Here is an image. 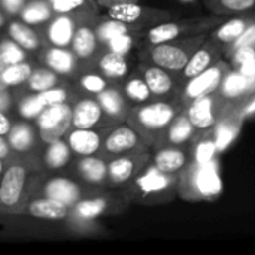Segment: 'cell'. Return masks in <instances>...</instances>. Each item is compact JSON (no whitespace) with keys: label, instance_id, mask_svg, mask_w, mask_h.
<instances>
[{"label":"cell","instance_id":"1","mask_svg":"<svg viewBox=\"0 0 255 255\" xmlns=\"http://www.w3.org/2000/svg\"><path fill=\"white\" fill-rule=\"evenodd\" d=\"M185 111L178 97L154 99L137 105L130 114V124L145 137L149 146L161 137L175 117Z\"/></svg>","mask_w":255,"mask_h":255},{"label":"cell","instance_id":"2","mask_svg":"<svg viewBox=\"0 0 255 255\" xmlns=\"http://www.w3.org/2000/svg\"><path fill=\"white\" fill-rule=\"evenodd\" d=\"M223 193L217 160L199 164L191 161L181 173L178 196L188 202H212Z\"/></svg>","mask_w":255,"mask_h":255},{"label":"cell","instance_id":"3","mask_svg":"<svg viewBox=\"0 0 255 255\" xmlns=\"http://www.w3.org/2000/svg\"><path fill=\"white\" fill-rule=\"evenodd\" d=\"M209 33H200L164 43L157 45H148V48L143 51L142 57L145 63L160 66L170 73L175 75V78L181 73V70L185 67L191 55L197 51V48L208 39Z\"/></svg>","mask_w":255,"mask_h":255},{"label":"cell","instance_id":"4","mask_svg":"<svg viewBox=\"0 0 255 255\" xmlns=\"http://www.w3.org/2000/svg\"><path fill=\"white\" fill-rule=\"evenodd\" d=\"M226 16L214 15V13L212 16H205V18H191V19H179V21L169 19L149 27L145 33H142V37L146 42V45L164 43V42L200 34V33H209L217 25H220Z\"/></svg>","mask_w":255,"mask_h":255},{"label":"cell","instance_id":"5","mask_svg":"<svg viewBox=\"0 0 255 255\" xmlns=\"http://www.w3.org/2000/svg\"><path fill=\"white\" fill-rule=\"evenodd\" d=\"M179 175H170L158 170L152 161L133 181L136 194L145 203H166L178 196Z\"/></svg>","mask_w":255,"mask_h":255},{"label":"cell","instance_id":"6","mask_svg":"<svg viewBox=\"0 0 255 255\" xmlns=\"http://www.w3.org/2000/svg\"><path fill=\"white\" fill-rule=\"evenodd\" d=\"M229 70H230L229 61L226 58H221L215 64H212L209 69H206L205 72H202L197 76L181 84L178 88L176 97L181 102V105L184 106V109L196 99L217 91Z\"/></svg>","mask_w":255,"mask_h":255},{"label":"cell","instance_id":"7","mask_svg":"<svg viewBox=\"0 0 255 255\" xmlns=\"http://www.w3.org/2000/svg\"><path fill=\"white\" fill-rule=\"evenodd\" d=\"M233 108L218 94V91H214L191 102L185 108V114L197 130H206L214 127Z\"/></svg>","mask_w":255,"mask_h":255},{"label":"cell","instance_id":"8","mask_svg":"<svg viewBox=\"0 0 255 255\" xmlns=\"http://www.w3.org/2000/svg\"><path fill=\"white\" fill-rule=\"evenodd\" d=\"M108 16L123 21L131 27H134L136 24H140L142 27H145V25L152 27L163 21L173 19V13L169 10L143 7L139 3H126V4H118V6L109 7Z\"/></svg>","mask_w":255,"mask_h":255},{"label":"cell","instance_id":"9","mask_svg":"<svg viewBox=\"0 0 255 255\" xmlns=\"http://www.w3.org/2000/svg\"><path fill=\"white\" fill-rule=\"evenodd\" d=\"M151 157L146 149L134 151L130 154L118 155L108 164V178L115 185H123L134 181L142 170L151 163Z\"/></svg>","mask_w":255,"mask_h":255},{"label":"cell","instance_id":"10","mask_svg":"<svg viewBox=\"0 0 255 255\" xmlns=\"http://www.w3.org/2000/svg\"><path fill=\"white\" fill-rule=\"evenodd\" d=\"M72 112L67 105L55 103L46 106L39 117V130L42 140L46 143H54L67 131L72 123Z\"/></svg>","mask_w":255,"mask_h":255},{"label":"cell","instance_id":"11","mask_svg":"<svg viewBox=\"0 0 255 255\" xmlns=\"http://www.w3.org/2000/svg\"><path fill=\"white\" fill-rule=\"evenodd\" d=\"M221 58H224L223 46L218 45L217 42H214L212 39H209V36H208V39L197 48V51L191 55V58L188 60L185 67L176 76L178 84L181 85L185 81L197 76L199 73L205 72L206 69H209L212 64H215Z\"/></svg>","mask_w":255,"mask_h":255},{"label":"cell","instance_id":"12","mask_svg":"<svg viewBox=\"0 0 255 255\" xmlns=\"http://www.w3.org/2000/svg\"><path fill=\"white\" fill-rule=\"evenodd\" d=\"M105 148L109 154L118 157V155L130 154L134 151L146 149L149 148V145L145 140V137L128 123V124H123L114 128L108 134L105 140Z\"/></svg>","mask_w":255,"mask_h":255},{"label":"cell","instance_id":"13","mask_svg":"<svg viewBox=\"0 0 255 255\" xmlns=\"http://www.w3.org/2000/svg\"><path fill=\"white\" fill-rule=\"evenodd\" d=\"M152 164L170 175H179L190 163V145H160L154 148Z\"/></svg>","mask_w":255,"mask_h":255},{"label":"cell","instance_id":"14","mask_svg":"<svg viewBox=\"0 0 255 255\" xmlns=\"http://www.w3.org/2000/svg\"><path fill=\"white\" fill-rule=\"evenodd\" d=\"M143 66V79L146 81L154 99H172L176 97L178 94V79L175 78L173 73L169 70L155 66V64H148Z\"/></svg>","mask_w":255,"mask_h":255},{"label":"cell","instance_id":"15","mask_svg":"<svg viewBox=\"0 0 255 255\" xmlns=\"http://www.w3.org/2000/svg\"><path fill=\"white\" fill-rule=\"evenodd\" d=\"M255 22V13L253 12H244L238 13L235 18L224 19L220 25H217L212 31H209V39L217 42L218 45L226 49L230 46L235 40H238L245 30Z\"/></svg>","mask_w":255,"mask_h":255},{"label":"cell","instance_id":"16","mask_svg":"<svg viewBox=\"0 0 255 255\" xmlns=\"http://www.w3.org/2000/svg\"><path fill=\"white\" fill-rule=\"evenodd\" d=\"M217 91L232 108H239L251 96L250 78L238 69L230 67Z\"/></svg>","mask_w":255,"mask_h":255},{"label":"cell","instance_id":"17","mask_svg":"<svg viewBox=\"0 0 255 255\" xmlns=\"http://www.w3.org/2000/svg\"><path fill=\"white\" fill-rule=\"evenodd\" d=\"M244 115L241 114L239 108H233L232 111H229L214 127H212V133H214V139L218 148V152L226 151L239 136L242 126H244Z\"/></svg>","mask_w":255,"mask_h":255},{"label":"cell","instance_id":"18","mask_svg":"<svg viewBox=\"0 0 255 255\" xmlns=\"http://www.w3.org/2000/svg\"><path fill=\"white\" fill-rule=\"evenodd\" d=\"M199 130L193 126L185 111L179 112L152 148L160 145H190Z\"/></svg>","mask_w":255,"mask_h":255},{"label":"cell","instance_id":"19","mask_svg":"<svg viewBox=\"0 0 255 255\" xmlns=\"http://www.w3.org/2000/svg\"><path fill=\"white\" fill-rule=\"evenodd\" d=\"M190 154H191V161L205 164L209 161L217 160L218 148L214 139L212 127L206 130H199L193 140L190 142Z\"/></svg>","mask_w":255,"mask_h":255},{"label":"cell","instance_id":"20","mask_svg":"<svg viewBox=\"0 0 255 255\" xmlns=\"http://www.w3.org/2000/svg\"><path fill=\"white\" fill-rule=\"evenodd\" d=\"M24 182H25V170L19 166L10 167L1 181L0 200L6 206H13L19 200L21 191L24 188Z\"/></svg>","mask_w":255,"mask_h":255},{"label":"cell","instance_id":"21","mask_svg":"<svg viewBox=\"0 0 255 255\" xmlns=\"http://www.w3.org/2000/svg\"><path fill=\"white\" fill-rule=\"evenodd\" d=\"M103 109L99 102L93 99L81 100L72 112V124L76 128H91L102 118Z\"/></svg>","mask_w":255,"mask_h":255},{"label":"cell","instance_id":"22","mask_svg":"<svg viewBox=\"0 0 255 255\" xmlns=\"http://www.w3.org/2000/svg\"><path fill=\"white\" fill-rule=\"evenodd\" d=\"M102 139L99 133L93 131L91 128H76L70 137H69V145L70 148L79 154V155H93L99 148H100Z\"/></svg>","mask_w":255,"mask_h":255},{"label":"cell","instance_id":"23","mask_svg":"<svg viewBox=\"0 0 255 255\" xmlns=\"http://www.w3.org/2000/svg\"><path fill=\"white\" fill-rule=\"evenodd\" d=\"M208 10L214 15H238L250 12L255 7V0H202Z\"/></svg>","mask_w":255,"mask_h":255},{"label":"cell","instance_id":"24","mask_svg":"<svg viewBox=\"0 0 255 255\" xmlns=\"http://www.w3.org/2000/svg\"><path fill=\"white\" fill-rule=\"evenodd\" d=\"M45 193L48 197L58 200L61 203L72 205L79 199V188L75 185V182L69 181V179H54L51 181L46 188Z\"/></svg>","mask_w":255,"mask_h":255},{"label":"cell","instance_id":"25","mask_svg":"<svg viewBox=\"0 0 255 255\" xmlns=\"http://www.w3.org/2000/svg\"><path fill=\"white\" fill-rule=\"evenodd\" d=\"M30 214L37 218H46V220H60L67 215V206L58 200H54L51 197L34 200L30 205Z\"/></svg>","mask_w":255,"mask_h":255},{"label":"cell","instance_id":"26","mask_svg":"<svg viewBox=\"0 0 255 255\" xmlns=\"http://www.w3.org/2000/svg\"><path fill=\"white\" fill-rule=\"evenodd\" d=\"M102 72L111 78V79H121L126 78L128 73V63L126 60V55L117 54L114 51H109L100 58L99 63Z\"/></svg>","mask_w":255,"mask_h":255},{"label":"cell","instance_id":"27","mask_svg":"<svg viewBox=\"0 0 255 255\" xmlns=\"http://www.w3.org/2000/svg\"><path fill=\"white\" fill-rule=\"evenodd\" d=\"M124 93L127 96V99L136 105H142V103H146V102H151L154 100V96L146 84V81L143 79V76H139V75H134L131 76L126 85H124Z\"/></svg>","mask_w":255,"mask_h":255},{"label":"cell","instance_id":"28","mask_svg":"<svg viewBox=\"0 0 255 255\" xmlns=\"http://www.w3.org/2000/svg\"><path fill=\"white\" fill-rule=\"evenodd\" d=\"M97 100L103 112H106L111 117H121L123 114H126V100L118 90L105 88L102 93H99Z\"/></svg>","mask_w":255,"mask_h":255},{"label":"cell","instance_id":"29","mask_svg":"<svg viewBox=\"0 0 255 255\" xmlns=\"http://www.w3.org/2000/svg\"><path fill=\"white\" fill-rule=\"evenodd\" d=\"M79 169L84 175V178L93 184H102L108 176V166L103 160L96 157H87L81 161Z\"/></svg>","mask_w":255,"mask_h":255},{"label":"cell","instance_id":"30","mask_svg":"<svg viewBox=\"0 0 255 255\" xmlns=\"http://www.w3.org/2000/svg\"><path fill=\"white\" fill-rule=\"evenodd\" d=\"M72 42H73V49H75V52H76L79 57L85 58V57H90V55L94 52V49H96V42H97V36H96L88 27H81V28L75 33Z\"/></svg>","mask_w":255,"mask_h":255},{"label":"cell","instance_id":"31","mask_svg":"<svg viewBox=\"0 0 255 255\" xmlns=\"http://www.w3.org/2000/svg\"><path fill=\"white\" fill-rule=\"evenodd\" d=\"M131 30H134V27H131V25L123 22V21L109 18L108 21L102 22V24L97 27L96 36H97L99 40L108 43L111 39H114V37H117V36H120V34H124V33H127V31H131Z\"/></svg>","mask_w":255,"mask_h":255},{"label":"cell","instance_id":"32","mask_svg":"<svg viewBox=\"0 0 255 255\" xmlns=\"http://www.w3.org/2000/svg\"><path fill=\"white\" fill-rule=\"evenodd\" d=\"M49 39L58 46L67 45L73 39V22L66 16L58 18L49 28Z\"/></svg>","mask_w":255,"mask_h":255},{"label":"cell","instance_id":"33","mask_svg":"<svg viewBox=\"0 0 255 255\" xmlns=\"http://www.w3.org/2000/svg\"><path fill=\"white\" fill-rule=\"evenodd\" d=\"M140 36H142V34H140ZM140 36L136 34L133 30H131V31H127V33H124V34H120V36L111 39V40L108 42V48H109V51H114V52H117V54L127 55V54L133 49V46L137 43V40H139Z\"/></svg>","mask_w":255,"mask_h":255},{"label":"cell","instance_id":"34","mask_svg":"<svg viewBox=\"0 0 255 255\" xmlns=\"http://www.w3.org/2000/svg\"><path fill=\"white\" fill-rule=\"evenodd\" d=\"M10 36L13 37V40H16L19 45H22L27 49H34L37 46V36L34 34V31H31L28 27L13 22L9 28Z\"/></svg>","mask_w":255,"mask_h":255},{"label":"cell","instance_id":"35","mask_svg":"<svg viewBox=\"0 0 255 255\" xmlns=\"http://www.w3.org/2000/svg\"><path fill=\"white\" fill-rule=\"evenodd\" d=\"M10 145L16 149V151H27L33 142V134L31 130L24 126H15L13 128H10V136H9Z\"/></svg>","mask_w":255,"mask_h":255},{"label":"cell","instance_id":"36","mask_svg":"<svg viewBox=\"0 0 255 255\" xmlns=\"http://www.w3.org/2000/svg\"><path fill=\"white\" fill-rule=\"evenodd\" d=\"M30 75H31L30 66L21 61V63H13V64H10V66L6 69V72H4V75H3V79H4L6 85L9 87V85H18V84L24 82L25 79L30 78Z\"/></svg>","mask_w":255,"mask_h":255},{"label":"cell","instance_id":"37","mask_svg":"<svg viewBox=\"0 0 255 255\" xmlns=\"http://www.w3.org/2000/svg\"><path fill=\"white\" fill-rule=\"evenodd\" d=\"M48 64L61 73H67L70 72V69L73 67V57L70 52L63 51V49H52L48 54Z\"/></svg>","mask_w":255,"mask_h":255},{"label":"cell","instance_id":"38","mask_svg":"<svg viewBox=\"0 0 255 255\" xmlns=\"http://www.w3.org/2000/svg\"><path fill=\"white\" fill-rule=\"evenodd\" d=\"M106 209V202L103 199L84 200L76 205V214L84 220H91L99 217Z\"/></svg>","mask_w":255,"mask_h":255},{"label":"cell","instance_id":"39","mask_svg":"<svg viewBox=\"0 0 255 255\" xmlns=\"http://www.w3.org/2000/svg\"><path fill=\"white\" fill-rule=\"evenodd\" d=\"M67 160H69V148L60 140L51 143V148L48 149L46 154V163L51 167H61L67 163Z\"/></svg>","mask_w":255,"mask_h":255},{"label":"cell","instance_id":"40","mask_svg":"<svg viewBox=\"0 0 255 255\" xmlns=\"http://www.w3.org/2000/svg\"><path fill=\"white\" fill-rule=\"evenodd\" d=\"M28 81H30V87L34 91H45V90H49L55 84V75L49 70L39 69L30 75Z\"/></svg>","mask_w":255,"mask_h":255},{"label":"cell","instance_id":"41","mask_svg":"<svg viewBox=\"0 0 255 255\" xmlns=\"http://www.w3.org/2000/svg\"><path fill=\"white\" fill-rule=\"evenodd\" d=\"M22 18H24V21H27L30 24L42 22L49 18V10H48L46 4H43V3H33L24 9Z\"/></svg>","mask_w":255,"mask_h":255},{"label":"cell","instance_id":"42","mask_svg":"<svg viewBox=\"0 0 255 255\" xmlns=\"http://www.w3.org/2000/svg\"><path fill=\"white\" fill-rule=\"evenodd\" d=\"M248 45H255V22L254 24H251V25L245 30V33H244L238 40H235L230 46H227V48L224 49V57L229 55V54H232V52L236 51L238 48L248 46Z\"/></svg>","mask_w":255,"mask_h":255},{"label":"cell","instance_id":"43","mask_svg":"<svg viewBox=\"0 0 255 255\" xmlns=\"http://www.w3.org/2000/svg\"><path fill=\"white\" fill-rule=\"evenodd\" d=\"M45 108L46 106H45L43 100L39 96H36V97H30L24 103H21V114L25 118H33V117L39 115Z\"/></svg>","mask_w":255,"mask_h":255},{"label":"cell","instance_id":"44","mask_svg":"<svg viewBox=\"0 0 255 255\" xmlns=\"http://www.w3.org/2000/svg\"><path fill=\"white\" fill-rule=\"evenodd\" d=\"M1 58L9 63H21L24 60V52L12 42H4L1 45Z\"/></svg>","mask_w":255,"mask_h":255},{"label":"cell","instance_id":"45","mask_svg":"<svg viewBox=\"0 0 255 255\" xmlns=\"http://www.w3.org/2000/svg\"><path fill=\"white\" fill-rule=\"evenodd\" d=\"M82 87L90 91V93H94V94H99L102 93L105 88H106V81L99 76V75H85L84 79H82Z\"/></svg>","mask_w":255,"mask_h":255},{"label":"cell","instance_id":"46","mask_svg":"<svg viewBox=\"0 0 255 255\" xmlns=\"http://www.w3.org/2000/svg\"><path fill=\"white\" fill-rule=\"evenodd\" d=\"M39 97L43 100L45 106L55 105V103H63L66 100V91L63 90H45L40 91Z\"/></svg>","mask_w":255,"mask_h":255},{"label":"cell","instance_id":"47","mask_svg":"<svg viewBox=\"0 0 255 255\" xmlns=\"http://www.w3.org/2000/svg\"><path fill=\"white\" fill-rule=\"evenodd\" d=\"M52 4L57 12H69L84 4V0H52Z\"/></svg>","mask_w":255,"mask_h":255},{"label":"cell","instance_id":"48","mask_svg":"<svg viewBox=\"0 0 255 255\" xmlns=\"http://www.w3.org/2000/svg\"><path fill=\"white\" fill-rule=\"evenodd\" d=\"M239 111L241 114L244 115V118H251L255 115V94L250 96L241 106H239Z\"/></svg>","mask_w":255,"mask_h":255},{"label":"cell","instance_id":"49","mask_svg":"<svg viewBox=\"0 0 255 255\" xmlns=\"http://www.w3.org/2000/svg\"><path fill=\"white\" fill-rule=\"evenodd\" d=\"M97 3L106 9L118 6V4H126V3H139V0H97Z\"/></svg>","mask_w":255,"mask_h":255},{"label":"cell","instance_id":"50","mask_svg":"<svg viewBox=\"0 0 255 255\" xmlns=\"http://www.w3.org/2000/svg\"><path fill=\"white\" fill-rule=\"evenodd\" d=\"M10 64H12V63H9V61H6L4 58L0 57V90H6V88H7V85H6V82H4V79H3V75H4L6 69H7Z\"/></svg>","mask_w":255,"mask_h":255},{"label":"cell","instance_id":"51","mask_svg":"<svg viewBox=\"0 0 255 255\" xmlns=\"http://www.w3.org/2000/svg\"><path fill=\"white\" fill-rule=\"evenodd\" d=\"M7 133H10V123H9V120L0 112V136H3V134H7Z\"/></svg>","mask_w":255,"mask_h":255},{"label":"cell","instance_id":"52","mask_svg":"<svg viewBox=\"0 0 255 255\" xmlns=\"http://www.w3.org/2000/svg\"><path fill=\"white\" fill-rule=\"evenodd\" d=\"M3 1H4V6L9 12H16L22 6V0H3Z\"/></svg>","mask_w":255,"mask_h":255},{"label":"cell","instance_id":"53","mask_svg":"<svg viewBox=\"0 0 255 255\" xmlns=\"http://www.w3.org/2000/svg\"><path fill=\"white\" fill-rule=\"evenodd\" d=\"M9 105V94L6 93V90H0V111L6 109Z\"/></svg>","mask_w":255,"mask_h":255},{"label":"cell","instance_id":"54","mask_svg":"<svg viewBox=\"0 0 255 255\" xmlns=\"http://www.w3.org/2000/svg\"><path fill=\"white\" fill-rule=\"evenodd\" d=\"M7 152H9V149H7V145H6V142L0 137V158H3V157H6L7 155Z\"/></svg>","mask_w":255,"mask_h":255},{"label":"cell","instance_id":"55","mask_svg":"<svg viewBox=\"0 0 255 255\" xmlns=\"http://www.w3.org/2000/svg\"><path fill=\"white\" fill-rule=\"evenodd\" d=\"M181 1H185V3H194V1H197V0H181Z\"/></svg>","mask_w":255,"mask_h":255},{"label":"cell","instance_id":"56","mask_svg":"<svg viewBox=\"0 0 255 255\" xmlns=\"http://www.w3.org/2000/svg\"><path fill=\"white\" fill-rule=\"evenodd\" d=\"M0 57H1V45H0Z\"/></svg>","mask_w":255,"mask_h":255},{"label":"cell","instance_id":"57","mask_svg":"<svg viewBox=\"0 0 255 255\" xmlns=\"http://www.w3.org/2000/svg\"><path fill=\"white\" fill-rule=\"evenodd\" d=\"M0 173H1V161H0Z\"/></svg>","mask_w":255,"mask_h":255},{"label":"cell","instance_id":"58","mask_svg":"<svg viewBox=\"0 0 255 255\" xmlns=\"http://www.w3.org/2000/svg\"><path fill=\"white\" fill-rule=\"evenodd\" d=\"M0 24H1V19H0Z\"/></svg>","mask_w":255,"mask_h":255}]
</instances>
